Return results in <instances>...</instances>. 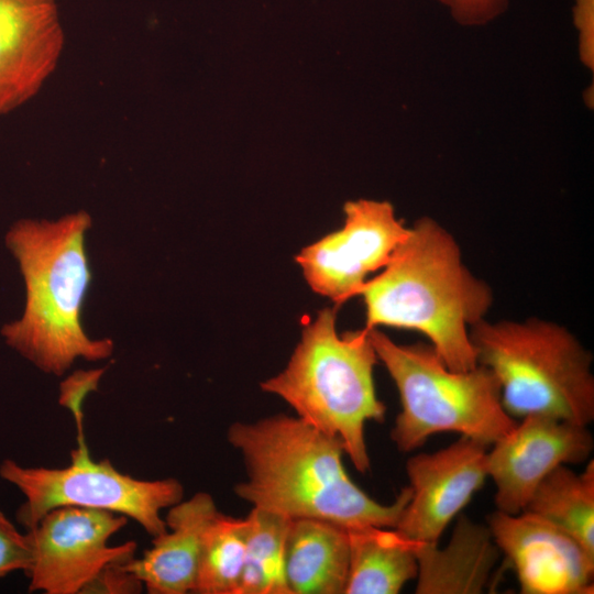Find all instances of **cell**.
Wrapping results in <instances>:
<instances>
[{
    "mask_svg": "<svg viewBox=\"0 0 594 594\" xmlns=\"http://www.w3.org/2000/svg\"><path fill=\"white\" fill-rule=\"evenodd\" d=\"M349 530L321 519H293L286 540L285 576L290 594H344Z\"/></svg>",
    "mask_w": 594,
    "mask_h": 594,
    "instance_id": "16",
    "label": "cell"
},
{
    "mask_svg": "<svg viewBox=\"0 0 594 594\" xmlns=\"http://www.w3.org/2000/svg\"><path fill=\"white\" fill-rule=\"evenodd\" d=\"M246 519L245 560L237 594H290L285 576L290 519L257 508Z\"/></svg>",
    "mask_w": 594,
    "mask_h": 594,
    "instance_id": "19",
    "label": "cell"
},
{
    "mask_svg": "<svg viewBox=\"0 0 594 594\" xmlns=\"http://www.w3.org/2000/svg\"><path fill=\"white\" fill-rule=\"evenodd\" d=\"M91 217L84 210L58 220L21 219L6 245L22 273L26 299L22 317L6 323L8 345L41 371L63 375L82 358L99 361L113 352L111 339H91L80 316L92 279L85 235Z\"/></svg>",
    "mask_w": 594,
    "mask_h": 594,
    "instance_id": "3",
    "label": "cell"
},
{
    "mask_svg": "<svg viewBox=\"0 0 594 594\" xmlns=\"http://www.w3.org/2000/svg\"><path fill=\"white\" fill-rule=\"evenodd\" d=\"M337 308H324L308 323L287 366L261 384L284 399L297 417L341 441L354 468H371L365 424L383 422L386 407L377 398L373 370L378 361L370 329H336Z\"/></svg>",
    "mask_w": 594,
    "mask_h": 594,
    "instance_id": "4",
    "label": "cell"
},
{
    "mask_svg": "<svg viewBox=\"0 0 594 594\" xmlns=\"http://www.w3.org/2000/svg\"><path fill=\"white\" fill-rule=\"evenodd\" d=\"M573 23L578 31L580 59L590 69L594 66V0H574Z\"/></svg>",
    "mask_w": 594,
    "mask_h": 594,
    "instance_id": "25",
    "label": "cell"
},
{
    "mask_svg": "<svg viewBox=\"0 0 594 594\" xmlns=\"http://www.w3.org/2000/svg\"><path fill=\"white\" fill-rule=\"evenodd\" d=\"M128 518L111 512L57 507L26 535L32 560L25 572L31 592L81 594L107 564L134 557L136 543L110 546V538Z\"/></svg>",
    "mask_w": 594,
    "mask_h": 594,
    "instance_id": "8",
    "label": "cell"
},
{
    "mask_svg": "<svg viewBox=\"0 0 594 594\" xmlns=\"http://www.w3.org/2000/svg\"><path fill=\"white\" fill-rule=\"evenodd\" d=\"M343 227L304 248L296 262L314 292L337 306L359 296L370 273L382 270L408 232L388 201L344 205Z\"/></svg>",
    "mask_w": 594,
    "mask_h": 594,
    "instance_id": "9",
    "label": "cell"
},
{
    "mask_svg": "<svg viewBox=\"0 0 594 594\" xmlns=\"http://www.w3.org/2000/svg\"><path fill=\"white\" fill-rule=\"evenodd\" d=\"M0 477L23 494L16 519L26 530L54 508L79 507L123 515L156 537L167 529L161 512L184 497L178 480L135 479L108 459L94 461L85 442L73 450L65 468L24 466L6 459Z\"/></svg>",
    "mask_w": 594,
    "mask_h": 594,
    "instance_id": "7",
    "label": "cell"
},
{
    "mask_svg": "<svg viewBox=\"0 0 594 594\" xmlns=\"http://www.w3.org/2000/svg\"><path fill=\"white\" fill-rule=\"evenodd\" d=\"M488 529L522 594H592L594 556L552 522L528 512L495 510Z\"/></svg>",
    "mask_w": 594,
    "mask_h": 594,
    "instance_id": "12",
    "label": "cell"
},
{
    "mask_svg": "<svg viewBox=\"0 0 594 594\" xmlns=\"http://www.w3.org/2000/svg\"><path fill=\"white\" fill-rule=\"evenodd\" d=\"M105 369L77 371L61 384L59 403L68 408L75 417L78 430V442L85 441L82 431V404L86 396L97 389L98 382Z\"/></svg>",
    "mask_w": 594,
    "mask_h": 594,
    "instance_id": "22",
    "label": "cell"
},
{
    "mask_svg": "<svg viewBox=\"0 0 594 594\" xmlns=\"http://www.w3.org/2000/svg\"><path fill=\"white\" fill-rule=\"evenodd\" d=\"M32 560L26 532L21 534L0 510V578L14 571L26 572Z\"/></svg>",
    "mask_w": 594,
    "mask_h": 594,
    "instance_id": "21",
    "label": "cell"
},
{
    "mask_svg": "<svg viewBox=\"0 0 594 594\" xmlns=\"http://www.w3.org/2000/svg\"><path fill=\"white\" fill-rule=\"evenodd\" d=\"M248 519L218 513L205 538L194 593L237 594L245 560Z\"/></svg>",
    "mask_w": 594,
    "mask_h": 594,
    "instance_id": "20",
    "label": "cell"
},
{
    "mask_svg": "<svg viewBox=\"0 0 594 594\" xmlns=\"http://www.w3.org/2000/svg\"><path fill=\"white\" fill-rule=\"evenodd\" d=\"M488 447L461 436L443 449L408 459L410 497L394 529L411 541L437 544L449 522L483 486Z\"/></svg>",
    "mask_w": 594,
    "mask_h": 594,
    "instance_id": "11",
    "label": "cell"
},
{
    "mask_svg": "<svg viewBox=\"0 0 594 594\" xmlns=\"http://www.w3.org/2000/svg\"><path fill=\"white\" fill-rule=\"evenodd\" d=\"M227 438L246 473L234 494L252 508L290 520H328L346 529L395 528L409 501L408 486L392 504L370 497L346 473L341 441L298 417L277 414L237 421Z\"/></svg>",
    "mask_w": 594,
    "mask_h": 594,
    "instance_id": "1",
    "label": "cell"
},
{
    "mask_svg": "<svg viewBox=\"0 0 594 594\" xmlns=\"http://www.w3.org/2000/svg\"><path fill=\"white\" fill-rule=\"evenodd\" d=\"M470 339L513 418L546 415L583 426L594 420L593 358L565 327L539 318L483 319L470 328Z\"/></svg>",
    "mask_w": 594,
    "mask_h": 594,
    "instance_id": "5",
    "label": "cell"
},
{
    "mask_svg": "<svg viewBox=\"0 0 594 594\" xmlns=\"http://www.w3.org/2000/svg\"><path fill=\"white\" fill-rule=\"evenodd\" d=\"M417 594H479L493 576L501 551L488 527L460 516L450 541L415 542Z\"/></svg>",
    "mask_w": 594,
    "mask_h": 594,
    "instance_id": "15",
    "label": "cell"
},
{
    "mask_svg": "<svg viewBox=\"0 0 594 594\" xmlns=\"http://www.w3.org/2000/svg\"><path fill=\"white\" fill-rule=\"evenodd\" d=\"M463 26L485 25L501 16L509 0H436Z\"/></svg>",
    "mask_w": 594,
    "mask_h": 594,
    "instance_id": "23",
    "label": "cell"
},
{
    "mask_svg": "<svg viewBox=\"0 0 594 594\" xmlns=\"http://www.w3.org/2000/svg\"><path fill=\"white\" fill-rule=\"evenodd\" d=\"M348 530L350 558L344 594H397L417 578L415 541L394 528Z\"/></svg>",
    "mask_w": 594,
    "mask_h": 594,
    "instance_id": "17",
    "label": "cell"
},
{
    "mask_svg": "<svg viewBox=\"0 0 594 594\" xmlns=\"http://www.w3.org/2000/svg\"><path fill=\"white\" fill-rule=\"evenodd\" d=\"M370 337L399 394L402 409L391 430L399 451L411 452L440 432L491 447L516 426L487 367L453 371L430 344H398L377 328L370 329Z\"/></svg>",
    "mask_w": 594,
    "mask_h": 594,
    "instance_id": "6",
    "label": "cell"
},
{
    "mask_svg": "<svg viewBox=\"0 0 594 594\" xmlns=\"http://www.w3.org/2000/svg\"><path fill=\"white\" fill-rule=\"evenodd\" d=\"M218 513L206 492L174 504L164 518L167 529L141 558L127 560V569L150 594L194 593L204 538Z\"/></svg>",
    "mask_w": 594,
    "mask_h": 594,
    "instance_id": "14",
    "label": "cell"
},
{
    "mask_svg": "<svg viewBox=\"0 0 594 594\" xmlns=\"http://www.w3.org/2000/svg\"><path fill=\"white\" fill-rule=\"evenodd\" d=\"M522 512L552 522L594 556V461L582 472L568 465L556 468L540 482Z\"/></svg>",
    "mask_w": 594,
    "mask_h": 594,
    "instance_id": "18",
    "label": "cell"
},
{
    "mask_svg": "<svg viewBox=\"0 0 594 594\" xmlns=\"http://www.w3.org/2000/svg\"><path fill=\"white\" fill-rule=\"evenodd\" d=\"M64 47L57 0H0V117L42 90Z\"/></svg>",
    "mask_w": 594,
    "mask_h": 594,
    "instance_id": "13",
    "label": "cell"
},
{
    "mask_svg": "<svg viewBox=\"0 0 594 594\" xmlns=\"http://www.w3.org/2000/svg\"><path fill=\"white\" fill-rule=\"evenodd\" d=\"M382 270L359 294L365 304V328L418 331L450 370L474 369L470 328L485 319L493 292L463 263L453 235L432 218L421 217Z\"/></svg>",
    "mask_w": 594,
    "mask_h": 594,
    "instance_id": "2",
    "label": "cell"
},
{
    "mask_svg": "<svg viewBox=\"0 0 594 594\" xmlns=\"http://www.w3.org/2000/svg\"><path fill=\"white\" fill-rule=\"evenodd\" d=\"M487 450V477L495 484L497 510L516 515L540 482L560 465L590 458L594 441L587 426L546 415H528Z\"/></svg>",
    "mask_w": 594,
    "mask_h": 594,
    "instance_id": "10",
    "label": "cell"
},
{
    "mask_svg": "<svg viewBox=\"0 0 594 594\" xmlns=\"http://www.w3.org/2000/svg\"><path fill=\"white\" fill-rule=\"evenodd\" d=\"M130 559V558H129ZM124 560H118L107 564L84 587L81 594H135L141 593L143 583L125 566Z\"/></svg>",
    "mask_w": 594,
    "mask_h": 594,
    "instance_id": "24",
    "label": "cell"
}]
</instances>
